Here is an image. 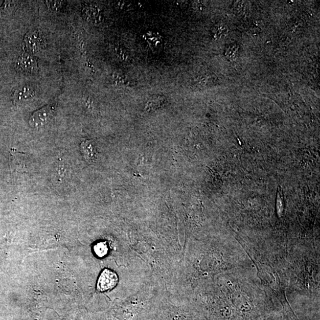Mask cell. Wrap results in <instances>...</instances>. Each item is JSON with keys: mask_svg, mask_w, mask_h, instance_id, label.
<instances>
[{"mask_svg": "<svg viewBox=\"0 0 320 320\" xmlns=\"http://www.w3.org/2000/svg\"><path fill=\"white\" fill-rule=\"evenodd\" d=\"M53 107L51 106L44 107L35 111L30 119L29 124L32 127L38 128L45 126L53 117Z\"/></svg>", "mask_w": 320, "mask_h": 320, "instance_id": "1", "label": "cell"}, {"mask_svg": "<svg viewBox=\"0 0 320 320\" xmlns=\"http://www.w3.org/2000/svg\"><path fill=\"white\" fill-rule=\"evenodd\" d=\"M118 282L117 273L109 269H105L99 277L97 288L101 292L109 291L117 286Z\"/></svg>", "mask_w": 320, "mask_h": 320, "instance_id": "2", "label": "cell"}, {"mask_svg": "<svg viewBox=\"0 0 320 320\" xmlns=\"http://www.w3.org/2000/svg\"><path fill=\"white\" fill-rule=\"evenodd\" d=\"M17 68L22 73H32L38 69V64L35 58L27 54H22L17 62Z\"/></svg>", "mask_w": 320, "mask_h": 320, "instance_id": "3", "label": "cell"}, {"mask_svg": "<svg viewBox=\"0 0 320 320\" xmlns=\"http://www.w3.org/2000/svg\"><path fill=\"white\" fill-rule=\"evenodd\" d=\"M80 150L83 157L90 163L95 162L97 159V150L94 141H84L81 144Z\"/></svg>", "mask_w": 320, "mask_h": 320, "instance_id": "4", "label": "cell"}, {"mask_svg": "<svg viewBox=\"0 0 320 320\" xmlns=\"http://www.w3.org/2000/svg\"><path fill=\"white\" fill-rule=\"evenodd\" d=\"M26 47L29 51L32 52L39 51L44 48V40L40 36L38 33H30L26 36Z\"/></svg>", "mask_w": 320, "mask_h": 320, "instance_id": "5", "label": "cell"}, {"mask_svg": "<svg viewBox=\"0 0 320 320\" xmlns=\"http://www.w3.org/2000/svg\"><path fill=\"white\" fill-rule=\"evenodd\" d=\"M35 93L33 89L29 87H25L15 92L14 95V102L17 103L27 100L33 98Z\"/></svg>", "mask_w": 320, "mask_h": 320, "instance_id": "6", "label": "cell"}, {"mask_svg": "<svg viewBox=\"0 0 320 320\" xmlns=\"http://www.w3.org/2000/svg\"><path fill=\"white\" fill-rule=\"evenodd\" d=\"M165 100V97L163 96L158 95L152 96L148 100L146 107L150 110L156 109L163 105Z\"/></svg>", "mask_w": 320, "mask_h": 320, "instance_id": "7", "label": "cell"}, {"mask_svg": "<svg viewBox=\"0 0 320 320\" xmlns=\"http://www.w3.org/2000/svg\"><path fill=\"white\" fill-rule=\"evenodd\" d=\"M94 250L96 255L100 258L105 256L108 253V247L105 243H99L95 245Z\"/></svg>", "mask_w": 320, "mask_h": 320, "instance_id": "8", "label": "cell"}, {"mask_svg": "<svg viewBox=\"0 0 320 320\" xmlns=\"http://www.w3.org/2000/svg\"><path fill=\"white\" fill-rule=\"evenodd\" d=\"M113 80L115 84L118 85H129L132 83L131 81L129 80L128 76L124 75V74H116V75L113 76Z\"/></svg>", "mask_w": 320, "mask_h": 320, "instance_id": "9", "label": "cell"}, {"mask_svg": "<svg viewBox=\"0 0 320 320\" xmlns=\"http://www.w3.org/2000/svg\"><path fill=\"white\" fill-rule=\"evenodd\" d=\"M87 16L93 21H99L100 19V13L99 10L96 7H89L87 9Z\"/></svg>", "mask_w": 320, "mask_h": 320, "instance_id": "10", "label": "cell"}]
</instances>
